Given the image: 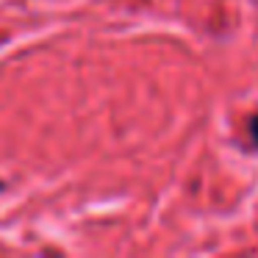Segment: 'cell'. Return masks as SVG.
<instances>
[{
  "instance_id": "obj_1",
  "label": "cell",
  "mask_w": 258,
  "mask_h": 258,
  "mask_svg": "<svg viewBox=\"0 0 258 258\" xmlns=\"http://www.w3.org/2000/svg\"><path fill=\"white\" fill-rule=\"evenodd\" d=\"M250 134H252V142L258 145V114L250 119Z\"/></svg>"
}]
</instances>
